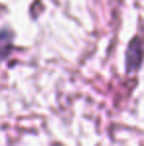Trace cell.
<instances>
[{"instance_id":"6da1fadb","label":"cell","mask_w":144,"mask_h":146,"mask_svg":"<svg viewBox=\"0 0 144 146\" xmlns=\"http://www.w3.org/2000/svg\"><path fill=\"white\" fill-rule=\"evenodd\" d=\"M142 61H144V38L136 36L128 42V49H126V73L138 71L142 67Z\"/></svg>"},{"instance_id":"7a4b0ae2","label":"cell","mask_w":144,"mask_h":146,"mask_svg":"<svg viewBox=\"0 0 144 146\" xmlns=\"http://www.w3.org/2000/svg\"><path fill=\"white\" fill-rule=\"evenodd\" d=\"M12 40H14V36H12L10 30H2L0 32V61L6 59L8 53L12 51Z\"/></svg>"}]
</instances>
